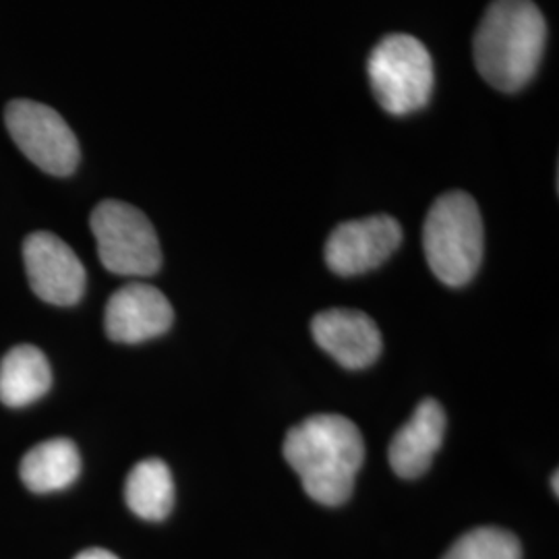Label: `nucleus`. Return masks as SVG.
Listing matches in <instances>:
<instances>
[{"label":"nucleus","mask_w":559,"mask_h":559,"mask_svg":"<svg viewBox=\"0 0 559 559\" xmlns=\"http://www.w3.org/2000/svg\"><path fill=\"white\" fill-rule=\"evenodd\" d=\"M311 332L321 348L346 369H365L380 359V328L355 309L321 311L313 318Z\"/></svg>","instance_id":"9d476101"},{"label":"nucleus","mask_w":559,"mask_h":559,"mask_svg":"<svg viewBox=\"0 0 559 559\" xmlns=\"http://www.w3.org/2000/svg\"><path fill=\"white\" fill-rule=\"evenodd\" d=\"M547 23L533 0H493L475 34L480 78L501 92H519L537 73Z\"/></svg>","instance_id":"f03ea898"},{"label":"nucleus","mask_w":559,"mask_h":559,"mask_svg":"<svg viewBox=\"0 0 559 559\" xmlns=\"http://www.w3.org/2000/svg\"><path fill=\"white\" fill-rule=\"evenodd\" d=\"M52 385L50 362L40 348L21 344L0 362V402L21 408L40 400Z\"/></svg>","instance_id":"ddd939ff"},{"label":"nucleus","mask_w":559,"mask_h":559,"mask_svg":"<svg viewBox=\"0 0 559 559\" xmlns=\"http://www.w3.org/2000/svg\"><path fill=\"white\" fill-rule=\"evenodd\" d=\"M551 483H554V485H551V487H554V493H556V496H559L558 471L554 473V479H551Z\"/></svg>","instance_id":"f3484780"},{"label":"nucleus","mask_w":559,"mask_h":559,"mask_svg":"<svg viewBox=\"0 0 559 559\" xmlns=\"http://www.w3.org/2000/svg\"><path fill=\"white\" fill-rule=\"evenodd\" d=\"M81 473L78 445L67 438L41 441L21 460L20 475L34 493H52L73 485Z\"/></svg>","instance_id":"f8f14e48"},{"label":"nucleus","mask_w":559,"mask_h":559,"mask_svg":"<svg viewBox=\"0 0 559 559\" xmlns=\"http://www.w3.org/2000/svg\"><path fill=\"white\" fill-rule=\"evenodd\" d=\"M445 436V413L440 402L425 399L390 443L388 459L400 479H419L433 462Z\"/></svg>","instance_id":"9b49d317"},{"label":"nucleus","mask_w":559,"mask_h":559,"mask_svg":"<svg viewBox=\"0 0 559 559\" xmlns=\"http://www.w3.org/2000/svg\"><path fill=\"white\" fill-rule=\"evenodd\" d=\"M425 258L445 286H464L479 272L485 233L479 205L464 191L443 193L423 226Z\"/></svg>","instance_id":"7ed1b4c3"},{"label":"nucleus","mask_w":559,"mask_h":559,"mask_svg":"<svg viewBox=\"0 0 559 559\" xmlns=\"http://www.w3.org/2000/svg\"><path fill=\"white\" fill-rule=\"evenodd\" d=\"M282 452L299 475L305 493L334 508L353 496L365 462V441L353 420L342 415H313L286 433Z\"/></svg>","instance_id":"f257e3e1"},{"label":"nucleus","mask_w":559,"mask_h":559,"mask_svg":"<svg viewBox=\"0 0 559 559\" xmlns=\"http://www.w3.org/2000/svg\"><path fill=\"white\" fill-rule=\"evenodd\" d=\"M175 311L160 290L145 282L119 288L106 305L104 328L108 338L119 344H141L170 330Z\"/></svg>","instance_id":"1a4fd4ad"},{"label":"nucleus","mask_w":559,"mask_h":559,"mask_svg":"<svg viewBox=\"0 0 559 559\" xmlns=\"http://www.w3.org/2000/svg\"><path fill=\"white\" fill-rule=\"evenodd\" d=\"M90 226L98 242V258L108 272L147 278L160 270V240L138 207L124 201H102L92 212Z\"/></svg>","instance_id":"39448f33"},{"label":"nucleus","mask_w":559,"mask_h":559,"mask_svg":"<svg viewBox=\"0 0 559 559\" xmlns=\"http://www.w3.org/2000/svg\"><path fill=\"white\" fill-rule=\"evenodd\" d=\"M129 510L143 520H164L175 506V480L166 462L147 459L138 462L124 483Z\"/></svg>","instance_id":"4468645a"},{"label":"nucleus","mask_w":559,"mask_h":559,"mask_svg":"<svg viewBox=\"0 0 559 559\" xmlns=\"http://www.w3.org/2000/svg\"><path fill=\"white\" fill-rule=\"evenodd\" d=\"M4 124L25 158L52 177H69L80 164V143L59 112L34 100H13Z\"/></svg>","instance_id":"423d86ee"},{"label":"nucleus","mask_w":559,"mask_h":559,"mask_svg":"<svg viewBox=\"0 0 559 559\" xmlns=\"http://www.w3.org/2000/svg\"><path fill=\"white\" fill-rule=\"evenodd\" d=\"M23 263L32 290L44 302L69 307L85 293V267L75 251L52 233H32L23 242Z\"/></svg>","instance_id":"6e6552de"},{"label":"nucleus","mask_w":559,"mask_h":559,"mask_svg":"<svg viewBox=\"0 0 559 559\" xmlns=\"http://www.w3.org/2000/svg\"><path fill=\"white\" fill-rule=\"evenodd\" d=\"M367 73L381 108L394 117L417 112L431 98L433 60L415 36H385L371 50Z\"/></svg>","instance_id":"20e7f679"},{"label":"nucleus","mask_w":559,"mask_h":559,"mask_svg":"<svg viewBox=\"0 0 559 559\" xmlns=\"http://www.w3.org/2000/svg\"><path fill=\"white\" fill-rule=\"evenodd\" d=\"M402 242V226L396 218L378 214L360 221L342 222L325 242L328 267L344 276H359L390 260Z\"/></svg>","instance_id":"0eeeda50"},{"label":"nucleus","mask_w":559,"mask_h":559,"mask_svg":"<svg viewBox=\"0 0 559 559\" xmlns=\"http://www.w3.org/2000/svg\"><path fill=\"white\" fill-rule=\"evenodd\" d=\"M75 559H119L112 551L108 549H102V547H92V549H85L81 551L80 556Z\"/></svg>","instance_id":"dca6fc26"},{"label":"nucleus","mask_w":559,"mask_h":559,"mask_svg":"<svg viewBox=\"0 0 559 559\" xmlns=\"http://www.w3.org/2000/svg\"><path fill=\"white\" fill-rule=\"evenodd\" d=\"M443 559H522V549L510 531L483 526L464 533Z\"/></svg>","instance_id":"2eb2a0df"}]
</instances>
